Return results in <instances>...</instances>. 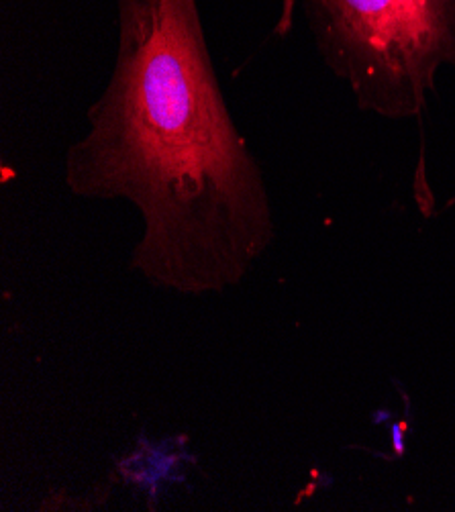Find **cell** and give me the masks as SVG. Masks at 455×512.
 Masks as SVG:
<instances>
[{"instance_id": "cell-2", "label": "cell", "mask_w": 455, "mask_h": 512, "mask_svg": "<svg viewBox=\"0 0 455 512\" xmlns=\"http://www.w3.org/2000/svg\"><path fill=\"white\" fill-rule=\"evenodd\" d=\"M325 68L362 113L421 119L455 74V0H298Z\"/></svg>"}, {"instance_id": "cell-3", "label": "cell", "mask_w": 455, "mask_h": 512, "mask_svg": "<svg viewBox=\"0 0 455 512\" xmlns=\"http://www.w3.org/2000/svg\"><path fill=\"white\" fill-rule=\"evenodd\" d=\"M296 9H298V0H280V15H278V23L274 27L276 35L286 37L292 31Z\"/></svg>"}, {"instance_id": "cell-1", "label": "cell", "mask_w": 455, "mask_h": 512, "mask_svg": "<svg viewBox=\"0 0 455 512\" xmlns=\"http://www.w3.org/2000/svg\"><path fill=\"white\" fill-rule=\"evenodd\" d=\"M64 158L82 200L141 219L129 270L180 296L237 288L274 247V204L221 90L198 0H117V58Z\"/></svg>"}, {"instance_id": "cell-4", "label": "cell", "mask_w": 455, "mask_h": 512, "mask_svg": "<svg viewBox=\"0 0 455 512\" xmlns=\"http://www.w3.org/2000/svg\"><path fill=\"white\" fill-rule=\"evenodd\" d=\"M455 207V192L445 200V207H443V211H449V209H453Z\"/></svg>"}]
</instances>
